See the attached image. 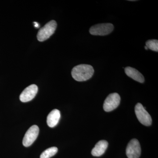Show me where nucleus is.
<instances>
[{"instance_id":"f257e3e1","label":"nucleus","mask_w":158,"mask_h":158,"mask_svg":"<svg viewBox=\"0 0 158 158\" xmlns=\"http://www.w3.org/2000/svg\"><path fill=\"white\" fill-rule=\"evenodd\" d=\"M94 73V69L91 65L81 64L75 66L72 69L73 77L77 81H85L90 79Z\"/></svg>"},{"instance_id":"f03ea898","label":"nucleus","mask_w":158,"mask_h":158,"mask_svg":"<svg viewBox=\"0 0 158 158\" xmlns=\"http://www.w3.org/2000/svg\"><path fill=\"white\" fill-rule=\"evenodd\" d=\"M57 28V23L55 20L49 22L43 27L40 29L37 35L39 41H44L48 39L54 34Z\"/></svg>"},{"instance_id":"7ed1b4c3","label":"nucleus","mask_w":158,"mask_h":158,"mask_svg":"<svg viewBox=\"0 0 158 158\" xmlns=\"http://www.w3.org/2000/svg\"><path fill=\"white\" fill-rule=\"evenodd\" d=\"M135 113L139 121L146 126H149L152 123V119L149 113L140 103H138L135 107Z\"/></svg>"},{"instance_id":"20e7f679","label":"nucleus","mask_w":158,"mask_h":158,"mask_svg":"<svg viewBox=\"0 0 158 158\" xmlns=\"http://www.w3.org/2000/svg\"><path fill=\"white\" fill-rule=\"evenodd\" d=\"M114 26L110 23L98 24L91 27L89 32L91 35L95 36H105L113 31Z\"/></svg>"},{"instance_id":"39448f33","label":"nucleus","mask_w":158,"mask_h":158,"mask_svg":"<svg viewBox=\"0 0 158 158\" xmlns=\"http://www.w3.org/2000/svg\"><path fill=\"white\" fill-rule=\"evenodd\" d=\"M120 97L118 93L110 94L105 100L103 109L106 112H111L116 109L120 104Z\"/></svg>"},{"instance_id":"423d86ee","label":"nucleus","mask_w":158,"mask_h":158,"mask_svg":"<svg viewBox=\"0 0 158 158\" xmlns=\"http://www.w3.org/2000/svg\"><path fill=\"white\" fill-rule=\"evenodd\" d=\"M141 154L140 143L137 139L130 141L126 148V155L128 158H139Z\"/></svg>"},{"instance_id":"0eeeda50","label":"nucleus","mask_w":158,"mask_h":158,"mask_svg":"<svg viewBox=\"0 0 158 158\" xmlns=\"http://www.w3.org/2000/svg\"><path fill=\"white\" fill-rule=\"evenodd\" d=\"M39 132V128L37 125L32 126L26 133L23 141L25 147H29L37 139Z\"/></svg>"},{"instance_id":"6e6552de","label":"nucleus","mask_w":158,"mask_h":158,"mask_svg":"<svg viewBox=\"0 0 158 158\" xmlns=\"http://www.w3.org/2000/svg\"><path fill=\"white\" fill-rule=\"evenodd\" d=\"M38 91V87L35 85L29 86L24 90L20 95V100L23 102L31 101L35 97Z\"/></svg>"},{"instance_id":"1a4fd4ad","label":"nucleus","mask_w":158,"mask_h":158,"mask_svg":"<svg viewBox=\"0 0 158 158\" xmlns=\"http://www.w3.org/2000/svg\"><path fill=\"white\" fill-rule=\"evenodd\" d=\"M108 143L105 140L99 141L94 148L91 151V154L94 156L98 157L104 153L107 148Z\"/></svg>"},{"instance_id":"9d476101","label":"nucleus","mask_w":158,"mask_h":158,"mask_svg":"<svg viewBox=\"0 0 158 158\" xmlns=\"http://www.w3.org/2000/svg\"><path fill=\"white\" fill-rule=\"evenodd\" d=\"M61 117L60 111L57 109L51 111L48 116L47 123L49 127H54L56 126L59 123Z\"/></svg>"},{"instance_id":"9b49d317","label":"nucleus","mask_w":158,"mask_h":158,"mask_svg":"<svg viewBox=\"0 0 158 158\" xmlns=\"http://www.w3.org/2000/svg\"><path fill=\"white\" fill-rule=\"evenodd\" d=\"M125 72L127 76L131 78L136 81L141 83H143L144 81V77L143 75L135 69L131 67H126L125 68Z\"/></svg>"},{"instance_id":"f8f14e48","label":"nucleus","mask_w":158,"mask_h":158,"mask_svg":"<svg viewBox=\"0 0 158 158\" xmlns=\"http://www.w3.org/2000/svg\"><path fill=\"white\" fill-rule=\"evenodd\" d=\"M58 149L57 147H52L45 150L40 156V158H50L55 155L58 152Z\"/></svg>"},{"instance_id":"ddd939ff","label":"nucleus","mask_w":158,"mask_h":158,"mask_svg":"<svg viewBox=\"0 0 158 158\" xmlns=\"http://www.w3.org/2000/svg\"><path fill=\"white\" fill-rule=\"evenodd\" d=\"M146 46L151 50L158 52V41L157 40H150L146 42Z\"/></svg>"},{"instance_id":"4468645a","label":"nucleus","mask_w":158,"mask_h":158,"mask_svg":"<svg viewBox=\"0 0 158 158\" xmlns=\"http://www.w3.org/2000/svg\"><path fill=\"white\" fill-rule=\"evenodd\" d=\"M34 27L36 28H39V24L37 22H34Z\"/></svg>"},{"instance_id":"2eb2a0df","label":"nucleus","mask_w":158,"mask_h":158,"mask_svg":"<svg viewBox=\"0 0 158 158\" xmlns=\"http://www.w3.org/2000/svg\"><path fill=\"white\" fill-rule=\"evenodd\" d=\"M144 48H145V49L146 50L148 49V48L146 46H144Z\"/></svg>"}]
</instances>
